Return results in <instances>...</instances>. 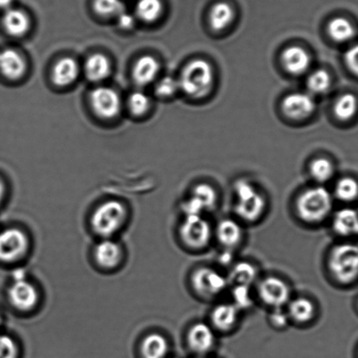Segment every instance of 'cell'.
Segmentation results:
<instances>
[{"label": "cell", "mask_w": 358, "mask_h": 358, "mask_svg": "<svg viewBox=\"0 0 358 358\" xmlns=\"http://www.w3.org/2000/svg\"><path fill=\"white\" fill-rule=\"evenodd\" d=\"M198 358H208V357H199Z\"/></svg>", "instance_id": "obj_47"}, {"label": "cell", "mask_w": 358, "mask_h": 358, "mask_svg": "<svg viewBox=\"0 0 358 358\" xmlns=\"http://www.w3.org/2000/svg\"><path fill=\"white\" fill-rule=\"evenodd\" d=\"M190 283L196 294L203 299L217 297L229 286L227 277L208 266L194 270L191 275Z\"/></svg>", "instance_id": "obj_7"}, {"label": "cell", "mask_w": 358, "mask_h": 358, "mask_svg": "<svg viewBox=\"0 0 358 358\" xmlns=\"http://www.w3.org/2000/svg\"><path fill=\"white\" fill-rule=\"evenodd\" d=\"M258 268L252 263L238 262L231 266V273L227 277L229 285L252 287L258 280Z\"/></svg>", "instance_id": "obj_23"}, {"label": "cell", "mask_w": 358, "mask_h": 358, "mask_svg": "<svg viewBox=\"0 0 358 358\" xmlns=\"http://www.w3.org/2000/svg\"><path fill=\"white\" fill-rule=\"evenodd\" d=\"M18 348L15 340L6 335H0V358H17Z\"/></svg>", "instance_id": "obj_39"}, {"label": "cell", "mask_w": 358, "mask_h": 358, "mask_svg": "<svg viewBox=\"0 0 358 358\" xmlns=\"http://www.w3.org/2000/svg\"><path fill=\"white\" fill-rule=\"evenodd\" d=\"M10 303L20 311H29L38 303L39 294L36 287L27 279L13 280L8 290Z\"/></svg>", "instance_id": "obj_12"}, {"label": "cell", "mask_w": 358, "mask_h": 358, "mask_svg": "<svg viewBox=\"0 0 358 358\" xmlns=\"http://www.w3.org/2000/svg\"><path fill=\"white\" fill-rule=\"evenodd\" d=\"M127 211L124 205L117 201H109L96 208L92 217V227L101 238H110L123 227Z\"/></svg>", "instance_id": "obj_5"}, {"label": "cell", "mask_w": 358, "mask_h": 358, "mask_svg": "<svg viewBox=\"0 0 358 358\" xmlns=\"http://www.w3.org/2000/svg\"><path fill=\"white\" fill-rule=\"evenodd\" d=\"M344 59H345L347 67L354 75L358 76V44L347 50Z\"/></svg>", "instance_id": "obj_41"}, {"label": "cell", "mask_w": 358, "mask_h": 358, "mask_svg": "<svg viewBox=\"0 0 358 358\" xmlns=\"http://www.w3.org/2000/svg\"><path fill=\"white\" fill-rule=\"evenodd\" d=\"M13 0H0V9L6 12L13 8Z\"/></svg>", "instance_id": "obj_44"}, {"label": "cell", "mask_w": 358, "mask_h": 358, "mask_svg": "<svg viewBox=\"0 0 358 358\" xmlns=\"http://www.w3.org/2000/svg\"><path fill=\"white\" fill-rule=\"evenodd\" d=\"M94 257L96 263L103 268H114L122 260V249L117 243L110 238H104L94 249Z\"/></svg>", "instance_id": "obj_17"}, {"label": "cell", "mask_w": 358, "mask_h": 358, "mask_svg": "<svg viewBox=\"0 0 358 358\" xmlns=\"http://www.w3.org/2000/svg\"><path fill=\"white\" fill-rule=\"evenodd\" d=\"M358 109V101L353 94H344L336 101L334 106V113L340 120H351L356 115Z\"/></svg>", "instance_id": "obj_31"}, {"label": "cell", "mask_w": 358, "mask_h": 358, "mask_svg": "<svg viewBox=\"0 0 358 358\" xmlns=\"http://www.w3.org/2000/svg\"><path fill=\"white\" fill-rule=\"evenodd\" d=\"M241 310L233 303H222L213 308L210 314L212 328L220 332H229L239 322Z\"/></svg>", "instance_id": "obj_15"}, {"label": "cell", "mask_w": 358, "mask_h": 358, "mask_svg": "<svg viewBox=\"0 0 358 358\" xmlns=\"http://www.w3.org/2000/svg\"><path fill=\"white\" fill-rule=\"evenodd\" d=\"M1 322H2V318H1V315H0V325H1Z\"/></svg>", "instance_id": "obj_46"}, {"label": "cell", "mask_w": 358, "mask_h": 358, "mask_svg": "<svg viewBox=\"0 0 358 358\" xmlns=\"http://www.w3.org/2000/svg\"><path fill=\"white\" fill-rule=\"evenodd\" d=\"M214 235L224 250L233 251L241 244L244 238V231L238 221L226 218L219 222Z\"/></svg>", "instance_id": "obj_14"}, {"label": "cell", "mask_w": 358, "mask_h": 358, "mask_svg": "<svg viewBox=\"0 0 358 358\" xmlns=\"http://www.w3.org/2000/svg\"><path fill=\"white\" fill-rule=\"evenodd\" d=\"M234 10L228 3H217L211 8L208 17L212 29L219 32L227 29L234 20Z\"/></svg>", "instance_id": "obj_27"}, {"label": "cell", "mask_w": 358, "mask_h": 358, "mask_svg": "<svg viewBox=\"0 0 358 358\" xmlns=\"http://www.w3.org/2000/svg\"><path fill=\"white\" fill-rule=\"evenodd\" d=\"M27 71L22 55L12 48L0 52V74L9 80L22 78Z\"/></svg>", "instance_id": "obj_16"}, {"label": "cell", "mask_w": 358, "mask_h": 358, "mask_svg": "<svg viewBox=\"0 0 358 358\" xmlns=\"http://www.w3.org/2000/svg\"><path fill=\"white\" fill-rule=\"evenodd\" d=\"M290 319L288 317L287 310L284 308L272 309L269 315L270 324L276 329H283L286 328L289 323Z\"/></svg>", "instance_id": "obj_40"}, {"label": "cell", "mask_w": 358, "mask_h": 358, "mask_svg": "<svg viewBox=\"0 0 358 358\" xmlns=\"http://www.w3.org/2000/svg\"><path fill=\"white\" fill-rule=\"evenodd\" d=\"M217 342L215 329L203 322L194 323L187 333V344L193 353L204 357L214 349Z\"/></svg>", "instance_id": "obj_10"}, {"label": "cell", "mask_w": 358, "mask_h": 358, "mask_svg": "<svg viewBox=\"0 0 358 358\" xmlns=\"http://www.w3.org/2000/svg\"><path fill=\"white\" fill-rule=\"evenodd\" d=\"M93 8L102 17H117L124 11L121 0H94Z\"/></svg>", "instance_id": "obj_34"}, {"label": "cell", "mask_w": 358, "mask_h": 358, "mask_svg": "<svg viewBox=\"0 0 358 358\" xmlns=\"http://www.w3.org/2000/svg\"><path fill=\"white\" fill-rule=\"evenodd\" d=\"M232 252L233 251H229V250H224V252L219 257V262H220L222 265L225 266L231 264L233 259Z\"/></svg>", "instance_id": "obj_43"}, {"label": "cell", "mask_w": 358, "mask_h": 358, "mask_svg": "<svg viewBox=\"0 0 358 358\" xmlns=\"http://www.w3.org/2000/svg\"><path fill=\"white\" fill-rule=\"evenodd\" d=\"M287 313L290 321L298 324H307L315 317V304L306 297L291 299L287 306Z\"/></svg>", "instance_id": "obj_19"}, {"label": "cell", "mask_w": 358, "mask_h": 358, "mask_svg": "<svg viewBox=\"0 0 358 358\" xmlns=\"http://www.w3.org/2000/svg\"><path fill=\"white\" fill-rule=\"evenodd\" d=\"M159 71V62L151 55H144L135 64L133 78L137 85L144 87L155 81Z\"/></svg>", "instance_id": "obj_20"}, {"label": "cell", "mask_w": 358, "mask_h": 358, "mask_svg": "<svg viewBox=\"0 0 358 358\" xmlns=\"http://www.w3.org/2000/svg\"><path fill=\"white\" fill-rule=\"evenodd\" d=\"M180 90L193 99H201L210 92L213 86V69L208 62L198 59L184 68L178 80Z\"/></svg>", "instance_id": "obj_2"}, {"label": "cell", "mask_w": 358, "mask_h": 358, "mask_svg": "<svg viewBox=\"0 0 358 358\" xmlns=\"http://www.w3.org/2000/svg\"><path fill=\"white\" fill-rule=\"evenodd\" d=\"M29 248L27 236L19 229H8L0 232V260L15 262L22 259Z\"/></svg>", "instance_id": "obj_9"}, {"label": "cell", "mask_w": 358, "mask_h": 358, "mask_svg": "<svg viewBox=\"0 0 358 358\" xmlns=\"http://www.w3.org/2000/svg\"><path fill=\"white\" fill-rule=\"evenodd\" d=\"M310 173L313 178L320 183H325L334 176V166L329 159L320 158L310 164Z\"/></svg>", "instance_id": "obj_32"}, {"label": "cell", "mask_w": 358, "mask_h": 358, "mask_svg": "<svg viewBox=\"0 0 358 358\" xmlns=\"http://www.w3.org/2000/svg\"><path fill=\"white\" fill-rule=\"evenodd\" d=\"M118 26L123 29H131L135 25V19L134 15L129 13L123 12L117 17Z\"/></svg>", "instance_id": "obj_42"}, {"label": "cell", "mask_w": 358, "mask_h": 358, "mask_svg": "<svg viewBox=\"0 0 358 358\" xmlns=\"http://www.w3.org/2000/svg\"><path fill=\"white\" fill-rule=\"evenodd\" d=\"M328 32L329 36L336 43H346L352 39L356 34V30L350 20L339 17L329 22Z\"/></svg>", "instance_id": "obj_29"}, {"label": "cell", "mask_w": 358, "mask_h": 358, "mask_svg": "<svg viewBox=\"0 0 358 358\" xmlns=\"http://www.w3.org/2000/svg\"><path fill=\"white\" fill-rule=\"evenodd\" d=\"M232 303L241 311L251 308L253 304L252 287L233 286Z\"/></svg>", "instance_id": "obj_36"}, {"label": "cell", "mask_w": 358, "mask_h": 358, "mask_svg": "<svg viewBox=\"0 0 358 358\" xmlns=\"http://www.w3.org/2000/svg\"><path fill=\"white\" fill-rule=\"evenodd\" d=\"M79 67L74 59L62 58L55 65L52 80L55 85L66 87L72 85L78 78Z\"/></svg>", "instance_id": "obj_22"}, {"label": "cell", "mask_w": 358, "mask_h": 358, "mask_svg": "<svg viewBox=\"0 0 358 358\" xmlns=\"http://www.w3.org/2000/svg\"><path fill=\"white\" fill-rule=\"evenodd\" d=\"M3 27L10 36L20 37L24 36L30 29L29 15L22 10L12 8L5 12L2 18Z\"/></svg>", "instance_id": "obj_21"}, {"label": "cell", "mask_w": 358, "mask_h": 358, "mask_svg": "<svg viewBox=\"0 0 358 358\" xmlns=\"http://www.w3.org/2000/svg\"><path fill=\"white\" fill-rule=\"evenodd\" d=\"M213 236L214 231L210 222L203 215L184 217L180 227V236L187 248L201 251L208 248Z\"/></svg>", "instance_id": "obj_6"}, {"label": "cell", "mask_w": 358, "mask_h": 358, "mask_svg": "<svg viewBox=\"0 0 358 358\" xmlns=\"http://www.w3.org/2000/svg\"><path fill=\"white\" fill-rule=\"evenodd\" d=\"M332 226L334 231L340 236L358 234L357 212L349 208L337 211L334 215Z\"/></svg>", "instance_id": "obj_24"}, {"label": "cell", "mask_w": 358, "mask_h": 358, "mask_svg": "<svg viewBox=\"0 0 358 358\" xmlns=\"http://www.w3.org/2000/svg\"><path fill=\"white\" fill-rule=\"evenodd\" d=\"M190 196L199 203L204 212L212 210L217 206L218 199L217 191L208 184H198L194 187Z\"/></svg>", "instance_id": "obj_30"}, {"label": "cell", "mask_w": 358, "mask_h": 358, "mask_svg": "<svg viewBox=\"0 0 358 358\" xmlns=\"http://www.w3.org/2000/svg\"><path fill=\"white\" fill-rule=\"evenodd\" d=\"M329 269L332 277L342 284H350L358 278V246L341 244L330 252Z\"/></svg>", "instance_id": "obj_4"}, {"label": "cell", "mask_w": 358, "mask_h": 358, "mask_svg": "<svg viewBox=\"0 0 358 358\" xmlns=\"http://www.w3.org/2000/svg\"><path fill=\"white\" fill-rule=\"evenodd\" d=\"M335 194L340 201H352L358 196V183L356 180L345 177L336 183Z\"/></svg>", "instance_id": "obj_33"}, {"label": "cell", "mask_w": 358, "mask_h": 358, "mask_svg": "<svg viewBox=\"0 0 358 358\" xmlns=\"http://www.w3.org/2000/svg\"><path fill=\"white\" fill-rule=\"evenodd\" d=\"M162 0H138L135 6V15L148 23L156 22L162 16Z\"/></svg>", "instance_id": "obj_28"}, {"label": "cell", "mask_w": 358, "mask_h": 358, "mask_svg": "<svg viewBox=\"0 0 358 358\" xmlns=\"http://www.w3.org/2000/svg\"><path fill=\"white\" fill-rule=\"evenodd\" d=\"M169 351V341L161 334H150L142 341L141 346L142 358H166Z\"/></svg>", "instance_id": "obj_25"}, {"label": "cell", "mask_w": 358, "mask_h": 358, "mask_svg": "<svg viewBox=\"0 0 358 358\" xmlns=\"http://www.w3.org/2000/svg\"><path fill=\"white\" fill-rule=\"evenodd\" d=\"M307 85L312 93L323 94L328 92L330 88L331 78L328 72L319 69L309 76Z\"/></svg>", "instance_id": "obj_35"}, {"label": "cell", "mask_w": 358, "mask_h": 358, "mask_svg": "<svg viewBox=\"0 0 358 358\" xmlns=\"http://www.w3.org/2000/svg\"><path fill=\"white\" fill-rule=\"evenodd\" d=\"M282 110L285 115L292 120H305L314 113L315 99L307 93H292L283 99Z\"/></svg>", "instance_id": "obj_13"}, {"label": "cell", "mask_w": 358, "mask_h": 358, "mask_svg": "<svg viewBox=\"0 0 358 358\" xmlns=\"http://www.w3.org/2000/svg\"><path fill=\"white\" fill-rule=\"evenodd\" d=\"M282 64L287 72L294 76L304 74L310 66V55L301 47H289L283 51Z\"/></svg>", "instance_id": "obj_18"}, {"label": "cell", "mask_w": 358, "mask_h": 358, "mask_svg": "<svg viewBox=\"0 0 358 358\" xmlns=\"http://www.w3.org/2000/svg\"><path fill=\"white\" fill-rule=\"evenodd\" d=\"M236 194L235 212L241 221H259L266 210V200L262 193L248 180H241L234 186Z\"/></svg>", "instance_id": "obj_3"}, {"label": "cell", "mask_w": 358, "mask_h": 358, "mask_svg": "<svg viewBox=\"0 0 358 358\" xmlns=\"http://www.w3.org/2000/svg\"><path fill=\"white\" fill-rule=\"evenodd\" d=\"M90 103L97 116L110 120L120 113L121 100L118 94L109 87H97L90 95Z\"/></svg>", "instance_id": "obj_11"}, {"label": "cell", "mask_w": 358, "mask_h": 358, "mask_svg": "<svg viewBox=\"0 0 358 358\" xmlns=\"http://www.w3.org/2000/svg\"><path fill=\"white\" fill-rule=\"evenodd\" d=\"M151 100L147 94L142 92H135L128 100V106L131 113L135 116H142L150 108Z\"/></svg>", "instance_id": "obj_37"}, {"label": "cell", "mask_w": 358, "mask_h": 358, "mask_svg": "<svg viewBox=\"0 0 358 358\" xmlns=\"http://www.w3.org/2000/svg\"><path fill=\"white\" fill-rule=\"evenodd\" d=\"M5 191V185L3 184L1 180H0V203H1L3 198H4Z\"/></svg>", "instance_id": "obj_45"}, {"label": "cell", "mask_w": 358, "mask_h": 358, "mask_svg": "<svg viewBox=\"0 0 358 358\" xmlns=\"http://www.w3.org/2000/svg\"><path fill=\"white\" fill-rule=\"evenodd\" d=\"M180 85L178 80L172 76H165L156 85L155 92L159 96L170 97L178 92Z\"/></svg>", "instance_id": "obj_38"}, {"label": "cell", "mask_w": 358, "mask_h": 358, "mask_svg": "<svg viewBox=\"0 0 358 358\" xmlns=\"http://www.w3.org/2000/svg\"><path fill=\"white\" fill-rule=\"evenodd\" d=\"M111 72V65L106 55H90L85 62V74L90 81L99 83L106 80Z\"/></svg>", "instance_id": "obj_26"}, {"label": "cell", "mask_w": 358, "mask_h": 358, "mask_svg": "<svg viewBox=\"0 0 358 358\" xmlns=\"http://www.w3.org/2000/svg\"><path fill=\"white\" fill-rule=\"evenodd\" d=\"M257 294L263 304L272 309L286 308L292 299L289 285L274 276L259 281Z\"/></svg>", "instance_id": "obj_8"}, {"label": "cell", "mask_w": 358, "mask_h": 358, "mask_svg": "<svg viewBox=\"0 0 358 358\" xmlns=\"http://www.w3.org/2000/svg\"><path fill=\"white\" fill-rule=\"evenodd\" d=\"M331 194L323 187L306 189L296 201V213L304 222L320 224L325 220L332 210Z\"/></svg>", "instance_id": "obj_1"}]
</instances>
